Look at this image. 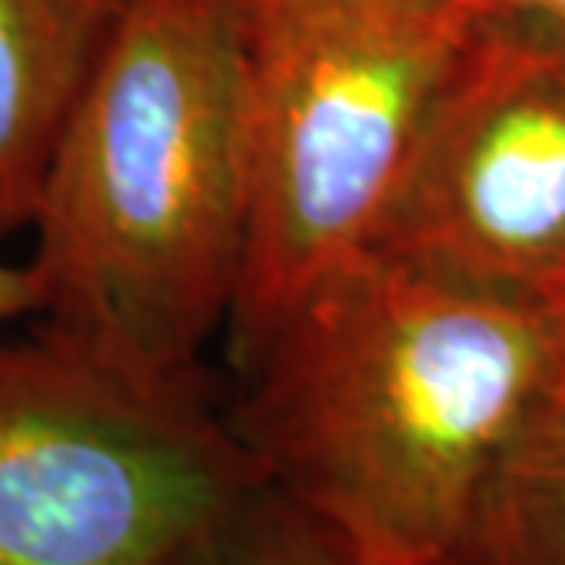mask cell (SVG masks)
Wrapping results in <instances>:
<instances>
[{"mask_svg":"<svg viewBox=\"0 0 565 565\" xmlns=\"http://www.w3.org/2000/svg\"><path fill=\"white\" fill-rule=\"evenodd\" d=\"M267 486L369 565H441L533 416L565 387V299L365 252L234 372Z\"/></svg>","mask_w":565,"mask_h":565,"instance_id":"1","label":"cell"},{"mask_svg":"<svg viewBox=\"0 0 565 565\" xmlns=\"http://www.w3.org/2000/svg\"><path fill=\"white\" fill-rule=\"evenodd\" d=\"M30 231L38 318L147 369L204 365L231 324L252 237L237 0H128Z\"/></svg>","mask_w":565,"mask_h":565,"instance_id":"2","label":"cell"},{"mask_svg":"<svg viewBox=\"0 0 565 565\" xmlns=\"http://www.w3.org/2000/svg\"><path fill=\"white\" fill-rule=\"evenodd\" d=\"M492 0H237L252 237L226 324L242 372L318 281L376 245L435 99Z\"/></svg>","mask_w":565,"mask_h":565,"instance_id":"3","label":"cell"},{"mask_svg":"<svg viewBox=\"0 0 565 565\" xmlns=\"http://www.w3.org/2000/svg\"><path fill=\"white\" fill-rule=\"evenodd\" d=\"M0 335V565H172L267 486L209 365Z\"/></svg>","mask_w":565,"mask_h":565,"instance_id":"4","label":"cell"},{"mask_svg":"<svg viewBox=\"0 0 565 565\" xmlns=\"http://www.w3.org/2000/svg\"><path fill=\"white\" fill-rule=\"evenodd\" d=\"M372 252L492 292L565 299V19L486 11Z\"/></svg>","mask_w":565,"mask_h":565,"instance_id":"5","label":"cell"},{"mask_svg":"<svg viewBox=\"0 0 565 565\" xmlns=\"http://www.w3.org/2000/svg\"><path fill=\"white\" fill-rule=\"evenodd\" d=\"M128 0H0V245L30 231L38 198Z\"/></svg>","mask_w":565,"mask_h":565,"instance_id":"6","label":"cell"},{"mask_svg":"<svg viewBox=\"0 0 565 565\" xmlns=\"http://www.w3.org/2000/svg\"><path fill=\"white\" fill-rule=\"evenodd\" d=\"M441 565H565V387L492 471Z\"/></svg>","mask_w":565,"mask_h":565,"instance_id":"7","label":"cell"},{"mask_svg":"<svg viewBox=\"0 0 565 565\" xmlns=\"http://www.w3.org/2000/svg\"><path fill=\"white\" fill-rule=\"evenodd\" d=\"M172 565H369L340 540L263 486L234 514L209 529Z\"/></svg>","mask_w":565,"mask_h":565,"instance_id":"8","label":"cell"},{"mask_svg":"<svg viewBox=\"0 0 565 565\" xmlns=\"http://www.w3.org/2000/svg\"><path fill=\"white\" fill-rule=\"evenodd\" d=\"M41 303V281L30 263H22V267L0 263V329L22 318H38Z\"/></svg>","mask_w":565,"mask_h":565,"instance_id":"9","label":"cell"},{"mask_svg":"<svg viewBox=\"0 0 565 565\" xmlns=\"http://www.w3.org/2000/svg\"><path fill=\"white\" fill-rule=\"evenodd\" d=\"M500 8H525V11H547V15L565 19V0H492Z\"/></svg>","mask_w":565,"mask_h":565,"instance_id":"10","label":"cell"}]
</instances>
